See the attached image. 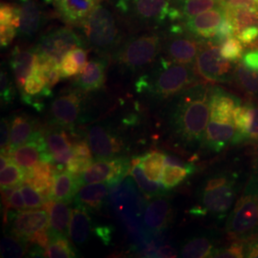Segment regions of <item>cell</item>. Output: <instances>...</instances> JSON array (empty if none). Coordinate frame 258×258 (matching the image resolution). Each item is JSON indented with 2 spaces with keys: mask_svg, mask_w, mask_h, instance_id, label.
Wrapping results in <instances>:
<instances>
[{
  "mask_svg": "<svg viewBox=\"0 0 258 258\" xmlns=\"http://www.w3.org/2000/svg\"><path fill=\"white\" fill-rule=\"evenodd\" d=\"M20 1L19 35L25 38L34 37L42 24V10L37 0Z\"/></svg>",
  "mask_w": 258,
  "mask_h": 258,
  "instance_id": "27",
  "label": "cell"
},
{
  "mask_svg": "<svg viewBox=\"0 0 258 258\" xmlns=\"http://www.w3.org/2000/svg\"><path fill=\"white\" fill-rule=\"evenodd\" d=\"M0 96L1 102L4 105L11 104L15 99V88L10 81L9 75L5 70H1L0 73Z\"/></svg>",
  "mask_w": 258,
  "mask_h": 258,
  "instance_id": "46",
  "label": "cell"
},
{
  "mask_svg": "<svg viewBox=\"0 0 258 258\" xmlns=\"http://www.w3.org/2000/svg\"><path fill=\"white\" fill-rule=\"evenodd\" d=\"M166 155L159 151H152L139 157V165L149 180L158 182L161 180Z\"/></svg>",
  "mask_w": 258,
  "mask_h": 258,
  "instance_id": "33",
  "label": "cell"
},
{
  "mask_svg": "<svg viewBox=\"0 0 258 258\" xmlns=\"http://www.w3.org/2000/svg\"><path fill=\"white\" fill-rule=\"evenodd\" d=\"M234 78L245 92L258 95V70L249 68L241 62L234 70Z\"/></svg>",
  "mask_w": 258,
  "mask_h": 258,
  "instance_id": "35",
  "label": "cell"
},
{
  "mask_svg": "<svg viewBox=\"0 0 258 258\" xmlns=\"http://www.w3.org/2000/svg\"><path fill=\"white\" fill-rule=\"evenodd\" d=\"M48 151L53 155L61 153L66 150L73 148L75 144L71 142L63 129L51 130L44 135Z\"/></svg>",
  "mask_w": 258,
  "mask_h": 258,
  "instance_id": "37",
  "label": "cell"
},
{
  "mask_svg": "<svg viewBox=\"0 0 258 258\" xmlns=\"http://www.w3.org/2000/svg\"><path fill=\"white\" fill-rule=\"evenodd\" d=\"M245 257L258 258V237H252L246 246Z\"/></svg>",
  "mask_w": 258,
  "mask_h": 258,
  "instance_id": "62",
  "label": "cell"
},
{
  "mask_svg": "<svg viewBox=\"0 0 258 258\" xmlns=\"http://www.w3.org/2000/svg\"><path fill=\"white\" fill-rule=\"evenodd\" d=\"M236 177L228 174L213 176L204 184L200 204L192 207V216L211 214L223 218L231 210L236 196Z\"/></svg>",
  "mask_w": 258,
  "mask_h": 258,
  "instance_id": "6",
  "label": "cell"
},
{
  "mask_svg": "<svg viewBox=\"0 0 258 258\" xmlns=\"http://www.w3.org/2000/svg\"><path fill=\"white\" fill-rule=\"evenodd\" d=\"M224 18V10L218 5L217 8L209 10L194 18L185 19L184 26L194 37L212 39Z\"/></svg>",
  "mask_w": 258,
  "mask_h": 258,
  "instance_id": "18",
  "label": "cell"
},
{
  "mask_svg": "<svg viewBox=\"0 0 258 258\" xmlns=\"http://www.w3.org/2000/svg\"><path fill=\"white\" fill-rule=\"evenodd\" d=\"M220 53L229 61H236L243 56V45L237 37L226 39L220 45Z\"/></svg>",
  "mask_w": 258,
  "mask_h": 258,
  "instance_id": "43",
  "label": "cell"
},
{
  "mask_svg": "<svg viewBox=\"0 0 258 258\" xmlns=\"http://www.w3.org/2000/svg\"><path fill=\"white\" fill-rule=\"evenodd\" d=\"M230 62L222 56L220 48L212 43L201 48L195 60V70L207 82L227 83L230 80Z\"/></svg>",
  "mask_w": 258,
  "mask_h": 258,
  "instance_id": "11",
  "label": "cell"
},
{
  "mask_svg": "<svg viewBox=\"0 0 258 258\" xmlns=\"http://www.w3.org/2000/svg\"><path fill=\"white\" fill-rule=\"evenodd\" d=\"M178 256V251L177 249L168 245V244H162L158 249H157L155 257L158 258H172Z\"/></svg>",
  "mask_w": 258,
  "mask_h": 258,
  "instance_id": "59",
  "label": "cell"
},
{
  "mask_svg": "<svg viewBox=\"0 0 258 258\" xmlns=\"http://www.w3.org/2000/svg\"><path fill=\"white\" fill-rule=\"evenodd\" d=\"M93 165V157L83 156L74 154L67 164V171L74 175H81Z\"/></svg>",
  "mask_w": 258,
  "mask_h": 258,
  "instance_id": "47",
  "label": "cell"
},
{
  "mask_svg": "<svg viewBox=\"0 0 258 258\" xmlns=\"http://www.w3.org/2000/svg\"><path fill=\"white\" fill-rule=\"evenodd\" d=\"M114 231H115V229L111 225L97 226L93 229V232L96 234V236L106 246H108L110 244Z\"/></svg>",
  "mask_w": 258,
  "mask_h": 258,
  "instance_id": "55",
  "label": "cell"
},
{
  "mask_svg": "<svg viewBox=\"0 0 258 258\" xmlns=\"http://www.w3.org/2000/svg\"><path fill=\"white\" fill-rule=\"evenodd\" d=\"M244 240L236 239L230 244L228 247L214 249L212 252V257L219 258H241L245 257L246 251V244Z\"/></svg>",
  "mask_w": 258,
  "mask_h": 258,
  "instance_id": "44",
  "label": "cell"
},
{
  "mask_svg": "<svg viewBox=\"0 0 258 258\" xmlns=\"http://www.w3.org/2000/svg\"><path fill=\"white\" fill-rule=\"evenodd\" d=\"M194 170L180 167V166H167L164 168L161 182L166 189H171L176 187L177 185L183 183L184 180L187 178V176L194 173Z\"/></svg>",
  "mask_w": 258,
  "mask_h": 258,
  "instance_id": "38",
  "label": "cell"
},
{
  "mask_svg": "<svg viewBox=\"0 0 258 258\" xmlns=\"http://www.w3.org/2000/svg\"><path fill=\"white\" fill-rule=\"evenodd\" d=\"M236 133L237 130L233 123L211 120L207 126L204 143L212 151L220 152L230 143H233Z\"/></svg>",
  "mask_w": 258,
  "mask_h": 258,
  "instance_id": "25",
  "label": "cell"
},
{
  "mask_svg": "<svg viewBox=\"0 0 258 258\" xmlns=\"http://www.w3.org/2000/svg\"><path fill=\"white\" fill-rule=\"evenodd\" d=\"M87 136L93 154L99 160L116 158L125 149L123 141L111 129L102 124L90 126L87 130Z\"/></svg>",
  "mask_w": 258,
  "mask_h": 258,
  "instance_id": "13",
  "label": "cell"
},
{
  "mask_svg": "<svg viewBox=\"0 0 258 258\" xmlns=\"http://www.w3.org/2000/svg\"><path fill=\"white\" fill-rule=\"evenodd\" d=\"M78 256V250L67 239V236H55L45 249L43 257L73 258Z\"/></svg>",
  "mask_w": 258,
  "mask_h": 258,
  "instance_id": "36",
  "label": "cell"
},
{
  "mask_svg": "<svg viewBox=\"0 0 258 258\" xmlns=\"http://www.w3.org/2000/svg\"><path fill=\"white\" fill-rule=\"evenodd\" d=\"M226 230L235 240L250 239L258 231V168L231 212Z\"/></svg>",
  "mask_w": 258,
  "mask_h": 258,
  "instance_id": "4",
  "label": "cell"
},
{
  "mask_svg": "<svg viewBox=\"0 0 258 258\" xmlns=\"http://www.w3.org/2000/svg\"><path fill=\"white\" fill-rule=\"evenodd\" d=\"M210 91L201 84L192 85L184 90L172 108L169 124L184 145L194 146L204 141L211 118Z\"/></svg>",
  "mask_w": 258,
  "mask_h": 258,
  "instance_id": "2",
  "label": "cell"
},
{
  "mask_svg": "<svg viewBox=\"0 0 258 258\" xmlns=\"http://www.w3.org/2000/svg\"><path fill=\"white\" fill-rule=\"evenodd\" d=\"M64 201L50 199L47 200L43 209H45L49 214L50 231L55 236H67L69 235V227L71 220V209Z\"/></svg>",
  "mask_w": 258,
  "mask_h": 258,
  "instance_id": "24",
  "label": "cell"
},
{
  "mask_svg": "<svg viewBox=\"0 0 258 258\" xmlns=\"http://www.w3.org/2000/svg\"><path fill=\"white\" fill-rule=\"evenodd\" d=\"M6 155L9 156L10 161L23 169H29L40 161L54 163L52 154L48 151L44 135L41 132Z\"/></svg>",
  "mask_w": 258,
  "mask_h": 258,
  "instance_id": "15",
  "label": "cell"
},
{
  "mask_svg": "<svg viewBox=\"0 0 258 258\" xmlns=\"http://www.w3.org/2000/svg\"><path fill=\"white\" fill-rule=\"evenodd\" d=\"M81 25L88 45L98 53H110L120 45V31L117 19L113 12L102 3Z\"/></svg>",
  "mask_w": 258,
  "mask_h": 258,
  "instance_id": "5",
  "label": "cell"
},
{
  "mask_svg": "<svg viewBox=\"0 0 258 258\" xmlns=\"http://www.w3.org/2000/svg\"><path fill=\"white\" fill-rule=\"evenodd\" d=\"M1 137H0V147L1 152H4L8 147L10 143L9 120L7 118H2L1 120Z\"/></svg>",
  "mask_w": 258,
  "mask_h": 258,
  "instance_id": "56",
  "label": "cell"
},
{
  "mask_svg": "<svg viewBox=\"0 0 258 258\" xmlns=\"http://www.w3.org/2000/svg\"><path fill=\"white\" fill-rule=\"evenodd\" d=\"M202 48V43L194 38L187 37H175L167 40L166 43V58L181 63L191 65Z\"/></svg>",
  "mask_w": 258,
  "mask_h": 258,
  "instance_id": "19",
  "label": "cell"
},
{
  "mask_svg": "<svg viewBox=\"0 0 258 258\" xmlns=\"http://www.w3.org/2000/svg\"><path fill=\"white\" fill-rule=\"evenodd\" d=\"M241 104L239 99L221 88L214 87L210 91L211 120L233 123V114Z\"/></svg>",
  "mask_w": 258,
  "mask_h": 258,
  "instance_id": "20",
  "label": "cell"
},
{
  "mask_svg": "<svg viewBox=\"0 0 258 258\" xmlns=\"http://www.w3.org/2000/svg\"><path fill=\"white\" fill-rule=\"evenodd\" d=\"M258 142V106L252 105L249 123L244 136V141Z\"/></svg>",
  "mask_w": 258,
  "mask_h": 258,
  "instance_id": "50",
  "label": "cell"
},
{
  "mask_svg": "<svg viewBox=\"0 0 258 258\" xmlns=\"http://www.w3.org/2000/svg\"><path fill=\"white\" fill-rule=\"evenodd\" d=\"M74 156V147L69 150L63 151L61 153H57L53 155L54 159V163L58 166H65L66 164L69 163V161L72 159V157Z\"/></svg>",
  "mask_w": 258,
  "mask_h": 258,
  "instance_id": "60",
  "label": "cell"
},
{
  "mask_svg": "<svg viewBox=\"0 0 258 258\" xmlns=\"http://www.w3.org/2000/svg\"><path fill=\"white\" fill-rule=\"evenodd\" d=\"M222 9L252 8L258 9V0H219L218 4Z\"/></svg>",
  "mask_w": 258,
  "mask_h": 258,
  "instance_id": "51",
  "label": "cell"
},
{
  "mask_svg": "<svg viewBox=\"0 0 258 258\" xmlns=\"http://www.w3.org/2000/svg\"><path fill=\"white\" fill-rule=\"evenodd\" d=\"M165 164L167 166H180V167H184V168H188V169H192L195 171V166L191 164L185 163L183 160H181L178 157L173 156V155H166L165 159Z\"/></svg>",
  "mask_w": 258,
  "mask_h": 258,
  "instance_id": "61",
  "label": "cell"
},
{
  "mask_svg": "<svg viewBox=\"0 0 258 258\" xmlns=\"http://www.w3.org/2000/svg\"><path fill=\"white\" fill-rule=\"evenodd\" d=\"M117 8L143 23L159 24L169 19V0H118Z\"/></svg>",
  "mask_w": 258,
  "mask_h": 258,
  "instance_id": "12",
  "label": "cell"
},
{
  "mask_svg": "<svg viewBox=\"0 0 258 258\" xmlns=\"http://www.w3.org/2000/svg\"><path fill=\"white\" fill-rule=\"evenodd\" d=\"M51 89L47 87L46 83L42 76L39 74L37 68L34 66L31 75L28 77L23 89L21 90V97L23 102L34 106L37 97H50Z\"/></svg>",
  "mask_w": 258,
  "mask_h": 258,
  "instance_id": "30",
  "label": "cell"
},
{
  "mask_svg": "<svg viewBox=\"0 0 258 258\" xmlns=\"http://www.w3.org/2000/svg\"><path fill=\"white\" fill-rule=\"evenodd\" d=\"M111 212L125 233L130 250L137 253L145 249L155 236L144 226V214L148 201L131 178H124L112 187L108 197Z\"/></svg>",
  "mask_w": 258,
  "mask_h": 258,
  "instance_id": "1",
  "label": "cell"
},
{
  "mask_svg": "<svg viewBox=\"0 0 258 258\" xmlns=\"http://www.w3.org/2000/svg\"><path fill=\"white\" fill-rule=\"evenodd\" d=\"M9 147L1 153L9 154L11 151L24 145L40 133L35 120L24 114H19L11 120Z\"/></svg>",
  "mask_w": 258,
  "mask_h": 258,
  "instance_id": "22",
  "label": "cell"
},
{
  "mask_svg": "<svg viewBox=\"0 0 258 258\" xmlns=\"http://www.w3.org/2000/svg\"><path fill=\"white\" fill-rule=\"evenodd\" d=\"M71 53L74 56L75 60L79 65V69L81 73L84 69L85 65L87 64V51L84 50L83 47H78L74 50H72Z\"/></svg>",
  "mask_w": 258,
  "mask_h": 258,
  "instance_id": "57",
  "label": "cell"
},
{
  "mask_svg": "<svg viewBox=\"0 0 258 258\" xmlns=\"http://www.w3.org/2000/svg\"><path fill=\"white\" fill-rule=\"evenodd\" d=\"M172 219V206L165 195L148 202L144 214V226L149 234L157 236L166 231Z\"/></svg>",
  "mask_w": 258,
  "mask_h": 258,
  "instance_id": "16",
  "label": "cell"
},
{
  "mask_svg": "<svg viewBox=\"0 0 258 258\" xmlns=\"http://www.w3.org/2000/svg\"><path fill=\"white\" fill-rule=\"evenodd\" d=\"M130 166L131 163L125 157L100 159L79 176L83 185L106 182L112 188L128 175Z\"/></svg>",
  "mask_w": 258,
  "mask_h": 258,
  "instance_id": "9",
  "label": "cell"
},
{
  "mask_svg": "<svg viewBox=\"0 0 258 258\" xmlns=\"http://www.w3.org/2000/svg\"><path fill=\"white\" fill-rule=\"evenodd\" d=\"M50 228L49 214L43 210L19 211L11 219V233L19 239L27 242L37 232Z\"/></svg>",
  "mask_w": 258,
  "mask_h": 258,
  "instance_id": "14",
  "label": "cell"
},
{
  "mask_svg": "<svg viewBox=\"0 0 258 258\" xmlns=\"http://www.w3.org/2000/svg\"><path fill=\"white\" fill-rule=\"evenodd\" d=\"M161 45V37L154 33L131 37L117 50L115 59L124 69L136 72L155 61Z\"/></svg>",
  "mask_w": 258,
  "mask_h": 258,
  "instance_id": "7",
  "label": "cell"
},
{
  "mask_svg": "<svg viewBox=\"0 0 258 258\" xmlns=\"http://www.w3.org/2000/svg\"><path fill=\"white\" fill-rule=\"evenodd\" d=\"M212 239L208 236H196L188 240L180 251V256L184 258L212 257L214 250Z\"/></svg>",
  "mask_w": 258,
  "mask_h": 258,
  "instance_id": "32",
  "label": "cell"
},
{
  "mask_svg": "<svg viewBox=\"0 0 258 258\" xmlns=\"http://www.w3.org/2000/svg\"><path fill=\"white\" fill-rule=\"evenodd\" d=\"M106 60L97 57L85 65L83 71L78 75L76 85L83 92H93L102 88L106 79Z\"/></svg>",
  "mask_w": 258,
  "mask_h": 258,
  "instance_id": "21",
  "label": "cell"
},
{
  "mask_svg": "<svg viewBox=\"0 0 258 258\" xmlns=\"http://www.w3.org/2000/svg\"><path fill=\"white\" fill-rule=\"evenodd\" d=\"M18 34V28L11 25H0V43L1 47L9 46Z\"/></svg>",
  "mask_w": 258,
  "mask_h": 258,
  "instance_id": "54",
  "label": "cell"
},
{
  "mask_svg": "<svg viewBox=\"0 0 258 258\" xmlns=\"http://www.w3.org/2000/svg\"><path fill=\"white\" fill-rule=\"evenodd\" d=\"M194 83V71L188 65L161 57L156 70L140 78L136 88L139 93L148 92L157 99L166 100L184 92Z\"/></svg>",
  "mask_w": 258,
  "mask_h": 258,
  "instance_id": "3",
  "label": "cell"
},
{
  "mask_svg": "<svg viewBox=\"0 0 258 258\" xmlns=\"http://www.w3.org/2000/svg\"><path fill=\"white\" fill-rule=\"evenodd\" d=\"M37 53L35 49H19L16 47L11 55V67L14 73L15 81L21 91L24 87L28 77L33 71Z\"/></svg>",
  "mask_w": 258,
  "mask_h": 258,
  "instance_id": "28",
  "label": "cell"
},
{
  "mask_svg": "<svg viewBox=\"0 0 258 258\" xmlns=\"http://www.w3.org/2000/svg\"><path fill=\"white\" fill-rule=\"evenodd\" d=\"M20 17V6L12 3H1L0 25H11L19 29Z\"/></svg>",
  "mask_w": 258,
  "mask_h": 258,
  "instance_id": "42",
  "label": "cell"
},
{
  "mask_svg": "<svg viewBox=\"0 0 258 258\" xmlns=\"http://www.w3.org/2000/svg\"><path fill=\"white\" fill-rule=\"evenodd\" d=\"M25 169L15 163H11L4 169L1 170L0 184L1 188L15 187L24 183Z\"/></svg>",
  "mask_w": 258,
  "mask_h": 258,
  "instance_id": "40",
  "label": "cell"
},
{
  "mask_svg": "<svg viewBox=\"0 0 258 258\" xmlns=\"http://www.w3.org/2000/svg\"><path fill=\"white\" fill-rule=\"evenodd\" d=\"M58 17L70 25H81L102 0H52Z\"/></svg>",
  "mask_w": 258,
  "mask_h": 258,
  "instance_id": "17",
  "label": "cell"
},
{
  "mask_svg": "<svg viewBox=\"0 0 258 258\" xmlns=\"http://www.w3.org/2000/svg\"><path fill=\"white\" fill-rule=\"evenodd\" d=\"M59 68H60V75H61L62 79L71 78V77L80 74L79 65L75 60L74 56L72 55L71 51L63 56V58L61 59V61L59 63Z\"/></svg>",
  "mask_w": 258,
  "mask_h": 258,
  "instance_id": "49",
  "label": "cell"
},
{
  "mask_svg": "<svg viewBox=\"0 0 258 258\" xmlns=\"http://www.w3.org/2000/svg\"><path fill=\"white\" fill-rule=\"evenodd\" d=\"M129 174L133 177L140 190L147 199L165 195V192L167 190L163 184H159L158 182L149 180L139 164L131 165Z\"/></svg>",
  "mask_w": 258,
  "mask_h": 258,
  "instance_id": "31",
  "label": "cell"
},
{
  "mask_svg": "<svg viewBox=\"0 0 258 258\" xmlns=\"http://www.w3.org/2000/svg\"><path fill=\"white\" fill-rule=\"evenodd\" d=\"M233 35H235L234 26H233L231 19L225 16V18L222 20L221 24L219 25V27L215 33L214 37L212 38V43L217 45V46L221 45L226 39L233 37Z\"/></svg>",
  "mask_w": 258,
  "mask_h": 258,
  "instance_id": "48",
  "label": "cell"
},
{
  "mask_svg": "<svg viewBox=\"0 0 258 258\" xmlns=\"http://www.w3.org/2000/svg\"><path fill=\"white\" fill-rule=\"evenodd\" d=\"M83 185L80 176L74 175L69 171L56 173L53 191V199L71 203L74 201L78 190Z\"/></svg>",
  "mask_w": 258,
  "mask_h": 258,
  "instance_id": "29",
  "label": "cell"
},
{
  "mask_svg": "<svg viewBox=\"0 0 258 258\" xmlns=\"http://www.w3.org/2000/svg\"><path fill=\"white\" fill-rule=\"evenodd\" d=\"M236 37L244 45H250L258 40V25L245 28L235 34Z\"/></svg>",
  "mask_w": 258,
  "mask_h": 258,
  "instance_id": "53",
  "label": "cell"
},
{
  "mask_svg": "<svg viewBox=\"0 0 258 258\" xmlns=\"http://www.w3.org/2000/svg\"><path fill=\"white\" fill-rule=\"evenodd\" d=\"M92 218L89 210L82 205H76L71 211L69 236L77 246H83L93 232Z\"/></svg>",
  "mask_w": 258,
  "mask_h": 258,
  "instance_id": "26",
  "label": "cell"
},
{
  "mask_svg": "<svg viewBox=\"0 0 258 258\" xmlns=\"http://www.w3.org/2000/svg\"><path fill=\"white\" fill-rule=\"evenodd\" d=\"M20 190H21L22 195H23V198H24V201H25V205H26L27 209L33 210V209L43 208L46 200L33 186H31L30 184H22L21 187H20Z\"/></svg>",
  "mask_w": 258,
  "mask_h": 258,
  "instance_id": "45",
  "label": "cell"
},
{
  "mask_svg": "<svg viewBox=\"0 0 258 258\" xmlns=\"http://www.w3.org/2000/svg\"><path fill=\"white\" fill-rule=\"evenodd\" d=\"M25 208H26V205H25V201H24L22 192H21L20 188H16L10 196L8 207L4 212V221L7 218L10 209H13V210H16V211H23Z\"/></svg>",
  "mask_w": 258,
  "mask_h": 258,
  "instance_id": "52",
  "label": "cell"
},
{
  "mask_svg": "<svg viewBox=\"0 0 258 258\" xmlns=\"http://www.w3.org/2000/svg\"><path fill=\"white\" fill-rule=\"evenodd\" d=\"M242 63L249 68L258 70V49L251 50L243 55Z\"/></svg>",
  "mask_w": 258,
  "mask_h": 258,
  "instance_id": "58",
  "label": "cell"
},
{
  "mask_svg": "<svg viewBox=\"0 0 258 258\" xmlns=\"http://www.w3.org/2000/svg\"><path fill=\"white\" fill-rule=\"evenodd\" d=\"M110 190L106 182L83 184L75 196V204L84 206L90 212H99L108 200Z\"/></svg>",
  "mask_w": 258,
  "mask_h": 258,
  "instance_id": "23",
  "label": "cell"
},
{
  "mask_svg": "<svg viewBox=\"0 0 258 258\" xmlns=\"http://www.w3.org/2000/svg\"><path fill=\"white\" fill-rule=\"evenodd\" d=\"M27 242L16 236H5L1 240V257L19 258L26 254Z\"/></svg>",
  "mask_w": 258,
  "mask_h": 258,
  "instance_id": "41",
  "label": "cell"
},
{
  "mask_svg": "<svg viewBox=\"0 0 258 258\" xmlns=\"http://www.w3.org/2000/svg\"><path fill=\"white\" fill-rule=\"evenodd\" d=\"M83 41L72 29L57 28L40 37L35 48L39 55L53 57L58 62L61 61L67 53L78 47H83Z\"/></svg>",
  "mask_w": 258,
  "mask_h": 258,
  "instance_id": "10",
  "label": "cell"
},
{
  "mask_svg": "<svg viewBox=\"0 0 258 258\" xmlns=\"http://www.w3.org/2000/svg\"><path fill=\"white\" fill-rule=\"evenodd\" d=\"M227 18L231 19L235 34L245 28L258 25V9L238 8V9H223Z\"/></svg>",
  "mask_w": 258,
  "mask_h": 258,
  "instance_id": "34",
  "label": "cell"
},
{
  "mask_svg": "<svg viewBox=\"0 0 258 258\" xmlns=\"http://www.w3.org/2000/svg\"><path fill=\"white\" fill-rule=\"evenodd\" d=\"M219 4V0H180L181 12L185 19L212 10Z\"/></svg>",
  "mask_w": 258,
  "mask_h": 258,
  "instance_id": "39",
  "label": "cell"
},
{
  "mask_svg": "<svg viewBox=\"0 0 258 258\" xmlns=\"http://www.w3.org/2000/svg\"><path fill=\"white\" fill-rule=\"evenodd\" d=\"M83 102L81 89L58 95L50 105L51 121L60 128H74L82 119Z\"/></svg>",
  "mask_w": 258,
  "mask_h": 258,
  "instance_id": "8",
  "label": "cell"
}]
</instances>
